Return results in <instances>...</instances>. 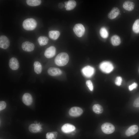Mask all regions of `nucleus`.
<instances>
[{
	"label": "nucleus",
	"mask_w": 139,
	"mask_h": 139,
	"mask_svg": "<svg viewBox=\"0 0 139 139\" xmlns=\"http://www.w3.org/2000/svg\"><path fill=\"white\" fill-rule=\"evenodd\" d=\"M82 72L85 76L89 77L92 76L94 74V70L92 67L90 66H87L82 69Z\"/></svg>",
	"instance_id": "obj_6"
},
{
	"label": "nucleus",
	"mask_w": 139,
	"mask_h": 139,
	"mask_svg": "<svg viewBox=\"0 0 139 139\" xmlns=\"http://www.w3.org/2000/svg\"><path fill=\"white\" fill-rule=\"evenodd\" d=\"M73 30L77 36L80 37L84 34L85 29L84 26L80 23L76 24L73 28Z\"/></svg>",
	"instance_id": "obj_5"
},
{
	"label": "nucleus",
	"mask_w": 139,
	"mask_h": 139,
	"mask_svg": "<svg viewBox=\"0 0 139 139\" xmlns=\"http://www.w3.org/2000/svg\"><path fill=\"white\" fill-rule=\"evenodd\" d=\"M65 7L66 10L70 11L73 9L76 4V2L73 0H69L65 3Z\"/></svg>",
	"instance_id": "obj_19"
},
{
	"label": "nucleus",
	"mask_w": 139,
	"mask_h": 139,
	"mask_svg": "<svg viewBox=\"0 0 139 139\" xmlns=\"http://www.w3.org/2000/svg\"><path fill=\"white\" fill-rule=\"evenodd\" d=\"M134 6V3L132 2L129 1L125 2L123 4V8L126 10L129 11L133 10Z\"/></svg>",
	"instance_id": "obj_18"
},
{
	"label": "nucleus",
	"mask_w": 139,
	"mask_h": 139,
	"mask_svg": "<svg viewBox=\"0 0 139 139\" xmlns=\"http://www.w3.org/2000/svg\"><path fill=\"white\" fill-rule=\"evenodd\" d=\"M22 100L23 103L26 105L30 106L32 102V96L29 93H25L22 97Z\"/></svg>",
	"instance_id": "obj_13"
},
{
	"label": "nucleus",
	"mask_w": 139,
	"mask_h": 139,
	"mask_svg": "<svg viewBox=\"0 0 139 139\" xmlns=\"http://www.w3.org/2000/svg\"><path fill=\"white\" fill-rule=\"evenodd\" d=\"M111 41L112 44L114 46H118L121 42L120 37L116 35H114L112 36Z\"/></svg>",
	"instance_id": "obj_22"
},
{
	"label": "nucleus",
	"mask_w": 139,
	"mask_h": 139,
	"mask_svg": "<svg viewBox=\"0 0 139 139\" xmlns=\"http://www.w3.org/2000/svg\"><path fill=\"white\" fill-rule=\"evenodd\" d=\"M21 46L22 49L24 51L27 52L32 51L34 48V45L29 41H25L23 42Z\"/></svg>",
	"instance_id": "obj_11"
},
{
	"label": "nucleus",
	"mask_w": 139,
	"mask_h": 139,
	"mask_svg": "<svg viewBox=\"0 0 139 139\" xmlns=\"http://www.w3.org/2000/svg\"><path fill=\"white\" fill-rule=\"evenodd\" d=\"M56 52L55 47L53 46H50L46 49L44 52V55L47 58H51L55 55Z\"/></svg>",
	"instance_id": "obj_10"
},
{
	"label": "nucleus",
	"mask_w": 139,
	"mask_h": 139,
	"mask_svg": "<svg viewBox=\"0 0 139 139\" xmlns=\"http://www.w3.org/2000/svg\"><path fill=\"white\" fill-rule=\"evenodd\" d=\"M133 105L135 107H139V97L134 101Z\"/></svg>",
	"instance_id": "obj_33"
},
{
	"label": "nucleus",
	"mask_w": 139,
	"mask_h": 139,
	"mask_svg": "<svg viewBox=\"0 0 139 139\" xmlns=\"http://www.w3.org/2000/svg\"><path fill=\"white\" fill-rule=\"evenodd\" d=\"M57 134L56 132H48L46 134V138L47 139H56Z\"/></svg>",
	"instance_id": "obj_26"
},
{
	"label": "nucleus",
	"mask_w": 139,
	"mask_h": 139,
	"mask_svg": "<svg viewBox=\"0 0 139 139\" xmlns=\"http://www.w3.org/2000/svg\"><path fill=\"white\" fill-rule=\"evenodd\" d=\"M27 4L31 6H36L39 5L41 3L40 0H27L26 1Z\"/></svg>",
	"instance_id": "obj_25"
},
{
	"label": "nucleus",
	"mask_w": 139,
	"mask_h": 139,
	"mask_svg": "<svg viewBox=\"0 0 139 139\" xmlns=\"http://www.w3.org/2000/svg\"><path fill=\"white\" fill-rule=\"evenodd\" d=\"M63 4L62 3H60L58 5V7L60 8H62L64 7Z\"/></svg>",
	"instance_id": "obj_34"
},
{
	"label": "nucleus",
	"mask_w": 139,
	"mask_h": 139,
	"mask_svg": "<svg viewBox=\"0 0 139 139\" xmlns=\"http://www.w3.org/2000/svg\"><path fill=\"white\" fill-rule=\"evenodd\" d=\"M37 23L36 20L33 18H29L25 20L23 22L22 26L26 30L31 31L37 27Z\"/></svg>",
	"instance_id": "obj_2"
},
{
	"label": "nucleus",
	"mask_w": 139,
	"mask_h": 139,
	"mask_svg": "<svg viewBox=\"0 0 139 139\" xmlns=\"http://www.w3.org/2000/svg\"><path fill=\"white\" fill-rule=\"evenodd\" d=\"M83 112V110L81 108L74 107L71 108L69 111V115L73 117H78L82 114Z\"/></svg>",
	"instance_id": "obj_7"
},
{
	"label": "nucleus",
	"mask_w": 139,
	"mask_h": 139,
	"mask_svg": "<svg viewBox=\"0 0 139 139\" xmlns=\"http://www.w3.org/2000/svg\"><path fill=\"white\" fill-rule=\"evenodd\" d=\"M138 129V127L137 125H132L126 130L125 132V134L128 136L133 135L137 132Z\"/></svg>",
	"instance_id": "obj_16"
},
{
	"label": "nucleus",
	"mask_w": 139,
	"mask_h": 139,
	"mask_svg": "<svg viewBox=\"0 0 139 139\" xmlns=\"http://www.w3.org/2000/svg\"><path fill=\"white\" fill-rule=\"evenodd\" d=\"M29 131L33 133H37L40 132L42 130L41 125L39 123L32 124L29 127Z\"/></svg>",
	"instance_id": "obj_9"
},
{
	"label": "nucleus",
	"mask_w": 139,
	"mask_h": 139,
	"mask_svg": "<svg viewBox=\"0 0 139 139\" xmlns=\"http://www.w3.org/2000/svg\"><path fill=\"white\" fill-rule=\"evenodd\" d=\"M100 33L101 37L104 38H107L108 36V33L107 30L104 27L101 28L100 31Z\"/></svg>",
	"instance_id": "obj_28"
},
{
	"label": "nucleus",
	"mask_w": 139,
	"mask_h": 139,
	"mask_svg": "<svg viewBox=\"0 0 139 139\" xmlns=\"http://www.w3.org/2000/svg\"><path fill=\"white\" fill-rule=\"evenodd\" d=\"M137 85L135 82L133 83L129 86V89L130 91H132L133 89L136 88L137 87Z\"/></svg>",
	"instance_id": "obj_32"
},
{
	"label": "nucleus",
	"mask_w": 139,
	"mask_h": 139,
	"mask_svg": "<svg viewBox=\"0 0 139 139\" xmlns=\"http://www.w3.org/2000/svg\"><path fill=\"white\" fill-rule=\"evenodd\" d=\"M122 82V78L120 76L117 77L115 80V83L117 85L120 86Z\"/></svg>",
	"instance_id": "obj_30"
},
{
	"label": "nucleus",
	"mask_w": 139,
	"mask_h": 139,
	"mask_svg": "<svg viewBox=\"0 0 139 139\" xmlns=\"http://www.w3.org/2000/svg\"><path fill=\"white\" fill-rule=\"evenodd\" d=\"M99 67L102 72L106 73L110 72L114 69L112 64L110 62L107 61L103 62L101 63Z\"/></svg>",
	"instance_id": "obj_3"
},
{
	"label": "nucleus",
	"mask_w": 139,
	"mask_h": 139,
	"mask_svg": "<svg viewBox=\"0 0 139 139\" xmlns=\"http://www.w3.org/2000/svg\"><path fill=\"white\" fill-rule=\"evenodd\" d=\"M120 11L117 7L113 8L110 12L108 13V16L110 19H113L116 18L119 14Z\"/></svg>",
	"instance_id": "obj_15"
},
{
	"label": "nucleus",
	"mask_w": 139,
	"mask_h": 139,
	"mask_svg": "<svg viewBox=\"0 0 139 139\" xmlns=\"http://www.w3.org/2000/svg\"><path fill=\"white\" fill-rule=\"evenodd\" d=\"M49 36L51 39L55 40L57 39L60 34L59 32L57 30H51L49 32Z\"/></svg>",
	"instance_id": "obj_21"
},
{
	"label": "nucleus",
	"mask_w": 139,
	"mask_h": 139,
	"mask_svg": "<svg viewBox=\"0 0 139 139\" xmlns=\"http://www.w3.org/2000/svg\"><path fill=\"white\" fill-rule=\"evenodd\" d=\"M33 66L35 72L37 74H40L42 70V65L40 63L36 61L34 63Z\"/></svg>",
	"instance_id": "obj_20"
},
{
	"label": "nucleus",
	"mask_w": 139,
	"mask_h": 139,
	"mask_svg": "<svg viewBox=\"0 0 139 139\" xmlns=\"http://www.w3.org/2000/svg\"><path fill=\"white\" fill-rule=\"evenodd\" d=\"M86 84L91 91L93 90V86L92 82L90 80L87 81L86 82Z\"/></svg>",
	"instance_id": "obj_29"
},
{
	"label": "nucleus",
	"mask_w": 139,
	"mask_h": 139,
	"mask_svg": "<svg viewBox=\"0 0 139 139\" xmlns=\"http://www.w3.org/2000/svg\"><path fill=\"white\" fill-rule=\"evenodd\" d=\"M75 129V126L71 124L66 123L62 127L61 130L65 133H68L74 131Z\"/></svg>",
	"instance_id": "obj_17"
},
{
	"label": "nucleus",
	"mask_w": 139,
	"mask_h": 139,
	"mask_svg": "<svg viewBox=\"0 0 139 139\" xmlns=\"http://www.w3.org/2000/svg\"><path fill=\"white\" fill-rule=\"evenodd\" d=\"M132 29L134 32L139 33V19H137L135 21L133 26Z\"/></svg>",
	"instance_id": "obj_27"
},
{
	"label": "nucleus",
	"mask_w": 139,
	"mask_h": 139,
	"mask_svg": "<svg viewBox=\"0 0 139 139\" xmlns=\"http://www.w3.org/2000/svg\"><path fill=\"white\" fill-rule=\"evenodd\" d=\"M101 129L102 131L105 133L109 134L114 132L115 128L114 126L111 123H106L102 125Z\"/></svg>",
	"instance_id": "obj_4"
},
{
	"label": "nucleus",
	"mask_w": 139,
	"mask_h": 139,
	"mask_svg": "<svg viewBox=\"0 0 139 139\" xmlns=\"http://www.w3.org/2000/svg\"><path fill=\"white\" fill-rule=\"evenodd\" d=\"M69 60V56L66 53L62 52L58 54L55 59V62L58 66H63L66 65Z\"/></svg>",
	"instance_id": "obj_1"
},
{
	"label": "nucleus",
	"mask_w": 139,
	"mask_h": 139,
	"mask_svg": "<svg viewBox=\"0 0 139 139\" xmlns=\"http://www.w3.org/2000/svg\"><path fill=\"white\" fill-rule=\"evenodd\" d=\"M6 104L4 101H1L0 102V110L1 111L4 109L6 107Z\"/></svg>",
	"instance_id": "obj_31"
},
{
	"label": "nucleus",
	"mask_w": 139,
	"mask_h": 139,
	"mask_svg": "<svg viewBox=\"0 0 139 139\" xmlns=\"http://www.w3.org/2000/svg\"><path fill=\"white\" fill-rule=\"evenodd\" d=\"M92 109L95 113L99 114H101L103 111L102 107L98 104L94 105L92 107Z\"/></svg>",
	"instance_id": "obj_24"
},
{
	"label": "nucleus",
	"mask_w": 139,
	"mask_h": 139,
	"mask_svg": "<svg viewBox=\"0 0 139 139\" xmlns=\"http://www.w3.org/2000/svg\"><path fill=\"white\" fill-rule=\"evenodd\" d=\"M9 65L12 70H18L19 67V64L17 59L15 57H12L10 60Z\"/></svg>",
	"instance_id": "obj_12"
},
{
	"label": "nucleus",
	"mask_w": 139,
	"mask_h": 139,
	"mask_svg": "<svg viewBox=\"0 0 139 139\" xmlns=\"http://www.w3.org/2000/svg\"><path fill=\"white\" fill-rule=\"evenodd\" d=\"M38 41L40 46H43L47 44L48 41V39L46 36H40L38 38Z\"/></svg>",
	"instance_id": "obj_23"
},
{
	"label": "nucleus",
	"mask_w": 139,
	"mask_h": 139,
	"mask_svg": "<svg viewBox=\"0 0 139 139\" xmlns=\"http://www.w3.org/2000/svg\"><path fill=\"white\" fill-rule=\"evenodd\" d=\"M47 72L49 75L54 76L60 75L62 73V71L59 69L54 67H51L49 68Z\"/></svg>",
	"instance_id": "obj_14"
},
{
	"label": "nucleus",
	"mask_w": 139,
	"mask_h": 139,
	"mask_svg": "<svg viewBox=\"0 0 139 139\" xmlns=\"http://www.w3.org/2000/svg\"><path fill=\"white\" fill-rule=\"evenodd\" d=\"M10 45V41L7 37L4 35L0 36V48L4 49H6L9 47Z\"/></svg>",
	"instance_id": "obj_8"
}]
</instances>
